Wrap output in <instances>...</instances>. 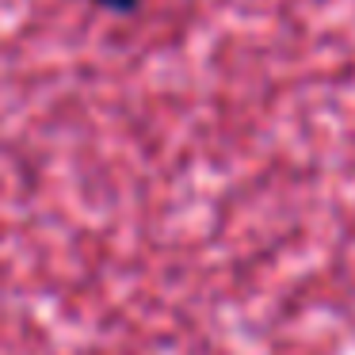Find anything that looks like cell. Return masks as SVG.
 <instances>
[{
    "label": "cell",
    "mask_w": 355,
    "mask_h": 355,
    "mask_svg": "<svg viewBox=\"0 0 355 355\" xmlns=\"http://www.w3.org/2000/svg\"><path fill=\"white\" fill-rule=\"evenodd\" d=\"M96 4H103V8H115V12H126V8H134L138 0H96Z\"/></svg>",
    "instance_id": "cell-1"
}]
</instances>
